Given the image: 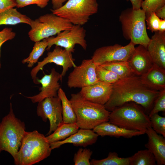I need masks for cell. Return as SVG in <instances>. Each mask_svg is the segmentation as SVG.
<instances>
[{
  "instance_id": "cell-6",
  "label": "cell",
  "mask_w": 165,
  "mask_h": 165,
  "mask_svg": "<svg viewBox=\"0 0 165 165\" xmlns=\"http://www.w3.org/2000/svg\"><path fill=\"white\" fill-rule=\"evenodd\" d=\"M9 113L0 123V153L5 151L14 158L21 144L25 131L24 122L16 118L11 103Z\"/></svg>"
},
{
  "instance_id": "cell-4",
  "label": "cell",
  "mask_w": 165,
  "mask_h": 165,
  "mask_svg": "<svg viewBox=\"0 0 165 165\" xmlns=\"http://www.w3.org/2000/svg\"><path fill=\"white\" fill-rule=\"evenodd\" d=\"M108 121L122 128L145 134L151 127L150 118L144 108L132 102L115 108L110 112Z\"/></svg>"
},
{
  "instance_id": "cell-10",
  "label": "cell",
  "mask_w": 165,
  "mask_h": 165,
  "mask_svg": "<svg viewBox=\"0 0 165 165\" xmlns=\"http://www.w3.org/2000/svg\"><path fill=\"white\" fill-rule=\"evenodd\" d=\"M74 61L75 59L73 58L71 52L65 49H62L60 46H56L53 50L49 52L47 56L42 61L38 62L37 65L31 70V75L34 82L38 84V78L37 77L38 73L40 70H42L46 64L53 63L62 67V70L61 74V81H62L69 69L76 66Z\"/></svg>"
},
{
  "instance_id": "cell-34",
  "label": "cell",
  "mask_w": 165,
  "mask_h": 165,
  "mask_svg": "<svg viewBox=\"0 0 165 165\" xmlns=\"http://www.w3.org/2000/svg\"><path fill=\"white\" fill-rule=\"evenodd\" d=\"M160 20L155 12L152 13L145 19L147 29L152 32L158 31Z\"/></svg>"
},
{
  "instance_id": "cell-12",
  "label": "cell",
  "mask_w": 165,
  "mask_h": 165,
  "mask_svg": "<svg viewBox=\"0 0 165 165\" xmlns=\"http://www.w3.org/2000/svg\"><path fill=\"white\" fill-rule=\"evenodd\" d=\"M96 65L91 59L82 60L69 75L68 86L70 88H81L99 81L96 72Z\"/></svg>"
},
{
  "instance_id": "cell-20",
  "label": "cell",
  "mask_w": 165,
  "mask_h": 165,
  "mask_svg": "<svg viewBox=\"0 0 165 165\" xmlns=\"http://www.w3.org/2000/svg\"><path fill=\"white\" fill-rule=\"evenodd\" d=\"M93 130L99 136L101 137L109 136L116 138L122 137L130 138L145 134L140 131L130 130L122 128L109 121L101 124Z\"/></svg>"
},
{
  "instance_id": "cell-37",
  "label": "cell",
  "mask_w": 165,
  "mask_h": 165,
  "mask_svg": "<svg viewBox=\"0 0 165 165\" xmlns=\"http://www.w3.org/2000/svg\"><path fill=\"white\" fill-rule=\"evenodd\" d=\"M15 0H0V13L10 8L16 7Z\"/></svg>"
},
{
  "instance_id": "cell-5",
  "label": "cell",
  "mask_w": 165,
  "mask_h": 165,
  "mask_svg": "<svg viewBox=\"0 0 165 165\" xmlns=\"http://www.w3.org/2000/svg\"><path fill=\"white\" fill-rule=\"evenodd\" d=\"M145 19V13L141 8L126 9L119 17L124 38L135 45H141L147 48L150 38L147 32Z\"/></svg>"
},
{
  "instance_id": "cell-36",
  "label": "cell",
  "mask_w": 165,
  "mask_h": 165,
  "mask_svg": "<svg viewBox=\"0 0 165 165\" xmlns=\"http://www.w3.org/2000/svg\"><path fill=\"white\" fill-rule=\"evenodd\" d=\"M16 7L22 8L27 6L36 4L41 8H43L48 5L50 0H15Z\"/></svg>"
},
{
  "instance_id": "cell-18",
  "label": "cell",
  "mask_w": 165,
  "mask_h": 165,
  "mask_svg": "<svg viewBox=\"0 0 165 165\" xmlns=\"http://www.w3.org/2000/svg\"><path fill=\"white\" fill-rule=\"evenodd\" d=\"M98 136L93 130L80 128L75 133L64 140L50 143V146L52 150L58 148L64 144L71 143L75 146L85 147L95 143Z\"/></svg>"
},
{
  "instance_id": "cell-35",
  "label": "cell",
  "mask_w": 165,
  "mask_h": 165,
  "mask_svg": "<svg viewBox=\"0 0 165 165\" xmlns=\"http://www.w3.org/2000/svg\"><path fill=\"white\" fill-rule=\"evenodd\" d=\"M16 35V33L13 31L11 28H5L0 31V69L1 67V46L6 42L14 38Z\"/></svg>"
},
{
  "instance_id": "cell-3",
  "label": "cell",
  "mask_w": 165,
  "mask_h": 165,
  "mask_svg": "<svg viewBox=\"0 0 165 165\" xmlns=\"http://www.w3.org/2000/svg\"><path fill=\"white\" fill-rule=\"evenodd\" d=\"M79 128L93 130L101 124L109 120L110 112L104 105L83 99L79 93L71 95L69 100Z\"/></svg>"
},
{
  "instance_id": "cell-25",
  "label": "cell",
  "mask_w": 165,
  "mask_h": 165,
  "mask_svg": "<svg viewBox=\"0 0 165 165\" xmlns=\"http://www.w3.org/2000/svg\"><path fill=\"white\" fill-rule=\"evenodd\" d=\"M57 95L61 101L63 123H76V116L71 103L67 98L65 92L61 87L58 91Z\"/></svg>"
},
{
  "instance_id": "cell-28",
  "label": "cell",
  "mask_w": 165,
  "mask_h": 165,
  "mask_svg": "<svg viewBox=\"0 0 165 165\" xmlns=\"http://www.w3.org/2000/svg\"><path fill=\"white\" fill-rule=\"evenodd\" d=\"M90 165H129V157H119L115 152H110L108 156L104 159H93L90 161Z\"/></svg>"
},
{
  "instance_id": "cell-29",
  "label": "cell",
  "mask_w": 165,
  "mask_h": 165,
  "mask_svg": "<svg viewBox=\"0 0 165 165\" xmlns=\"http://www.w3.org/2000/svg\"><path fill=\"white\" fill-rule=\"evenodd\" d=\"M96 72L99 81L112 84L121 79L116 73L99 64H97Z\"/></svg>"
},
{
  "instance_id": "cell-31",
  "label": "cell",
  "mask_w": 165,
  "mask_h": 165,
  "mask_svg": "<svg viewBox=\"0 0 165 165\" xmlns=\"http://www.w3.org/2000/svg\"><path fill=\"white\" fill-rule=\"evenodd\" d=\"M151 127L157 133L165 137V117L156 113L150 117Z\"/></svg>"
},
{
  "instance_id": "cell-15",
  "label": "cell",
  "mask_w": 165,
  "mask_h": 165,
  "mask_svg": "<svg viewBox=\"0 0 165 165\" xmlns=\"http://www.w3.org/2000/svg\"><path fill=\"white\" fill-rule=\"evenodd\" d=\"M112 88V84L99 81L81 88L79 93L86 100L104 105L111 97Z\"/></svg>"
},
{
  "instance_id": "cell-23",
  "label": "cell",
  "mask_w": 165,
  "mask_h": 165,
  "mask_svg": "<svg viewBox=\"0 0 165 165\" xmlns=\"http://www.w3.org/2000/svg\"><path fill=\"white\" fill-rule=\"evenodd\" d=\"M79 127L76 123H63L52 133L46 137L48 142L50 143L64 140L75 133Z\"/></svg>"
},
{
  "instance_id": "cell-17",
  "label": "cell",
  "mask_w": 165,
  "mask_h": 165,
  "mask_svg": "<svg viewBox=\"0 0 165 165\" xmlns=\"http://www.w3.org/2000/svg\"><path fill=\"white\" fill-rule=\"evenodd\" d=\"M154 33L147 49L153 64L165 70V31Z\"/></svg>"
},
{
  "instance_id": "cell-41",
  "label": "cell",
  "mask_w": 165,
  "mask_h": 165,
  "mask_svg": "<svg viewBox=\"0 0 165 165\" xmlns=\"http://www.w3.org/2000/svg\"><path fill=\"white\" fill-rule=\"evenodd\" d=\"M159 31H165V19H160L159 24Z\"/></svg>"
},
{
  "instance_id": "cell-24",
  "label": "cell",
  "mask_w": 165,
  "mask_h": 165,
  "mask_svg": "<svg viewBox=\"0 0 165 165\" xmlns=\"http://www.w3.org/2000/svg\"><path fill=\"white\" fill-rule=\"evenodd\" d=\"M99 65L113 72L121 79L135 75L128 61H112L104 63Z\"/></svg>"
},
{
  "instance_id": "cell-9",
  "label": "cell",
  "mask_w": 165,
  "mask_h": 165,
  "mask_svg": "<svg viewBox=\"0 0 165 165\" xmlns=\"http://www.w3.org/2000/svg\"><path fill=\"white\" fill-rule=\"evenodd\" d=\"M86 36V31L82 26L73 25L71 29L58 33L56 37L52 36L46 38L48 43L46 50H49L53 45H55L72 53L75 50V45L78 44L86 50L87 44Z\"/></svg>"
},
{
  "instance_id": "cell-14",
  "label": "cell",
  "mask_w": 165,
  "mask_h": 165,
  "mask_svg": "<svg viewBox=\"0 0 165 165\" xmlns=\"http://www.w3.org/2000/svg\"><path fill=\"white\" fill-rule=\"evenodd\" d=\"M61 74L53 68L49 74H45L40 79H38V84L42 86L39 88L40 93L31 97H25L31 100L33 103H38L46 98L57 96L58 91L60 88L59 82L61 80Z\"/></svg>"
},
{
  "instance_id": "cell-21",
  "label": "cell",
  "mask_w": 165,
  "mask_h": 165,
  "mask_svg": "<svg viewBox=\"0 0 165 165\" xmlns=\"http://www.w3.org/2000/svg\"><path fill=\"white\" fill-rule=\"evenodd\" d=\"M140 77L142 83L150 89L158 91L165 89V70L154 64Z\"/></svg>"
},
{
  "instance_id": "cell-30",
  "label": "cell",
  "mask_w": 165,
  "mask_h": 165,
  "mask_svg": "<svg viewBox=\"0 0 165 165\" xmlns=\"http://www.w3.org/2000/svg\"><path fill=\"white\" fill-rule=\"evenodd\" d=\"M93 152L90 149L80 148L73 158L75 165H90V160Z\"/></svg>"
},
{
  "instance_id": "cell-19",
  "label": "cell",
  "mask_w": 165,
  "mask_h": 165,
  "mask_svg": "<svg viewBox=\"0 0 165 165\" xmlns=\"http://www.w3.org/2000/svg\"><path fill=\"white\" fill-rule=\"evenodd\" d=\"M145 133L148 138L145 147L154 155L156 165H165V139L158 134L151 127H148Z\"/></svg>"
},
{
  "instance_id": "cell-26",
  "label": "cell",
  "mask_w": 165,
  "mask_h": 165,
  "mask_svg": "<svg viewBox=\"0 0 165 165\" xmlns=\"http://www.w3.org/2000/svg\"><path fill=\"white\" fill-rule=\"evenodd\" d=\"M129 157V165H156L154 155L147 149L138 151Z\"/></svg>"
},
{
  "instance_id": "cell-8",
  "label": "cell",
  "mask_w": 165,
  "mask_h": 165,
  "mask_svg": "<svg viewBox=\"0 0 165 165\" xmlns=\"http://www.w3.org/2000/svg\"><path fill=\"white\" fill-rule=\"evenodd\" d=\"M30 26L28 35L30 40L36 42L47 38L66 30L72 28L73 24L66 20L53 13H47L34 20Z\"/></svg>"
},
{
  "instance_id": "cell-39",
  "label": "cell",
  "mask_w": 165,
  "mask_h": 165,
  "mask_svg": "<svg viewBox=\"0 0 165 165\" xmlns=\"http://www.w3.org/2000/svg\"><path fill=\"white\" fill-rule=\"evenodd\" d=\"M155 13L160 19H165V5L157 9Z\"/></svg>"
},
{
  "instance_id": "cell-40",
  "label": "cell",
  "mask_w": 165,
  "mask_h": 165,
  "mask_svg": "<svg viewBox=\"0 0 165 165\" xmlns=\"http://www.w3.org/2000/svg\"><path fill=\"white\" fill-rule=\"evenodd\" d=\"M130 1L132 4V9H137L141 8L142 1L141 0H127Z\"/></svg>"
},
{
  "instance_id": "cell-32",
  "label": "cell",
  "mask_w": 165,
  "mask_h": 165,
  "mask_svg": "<svg viewBox=\"0 0 165 165\" xmlns=\"http://www.w3.org/2000/svg\"><path fill=\"white\" fill-rule=\"evenodd\" d=\"M165 5V0H143L141 8L145 12L146 18L158 9Z\"/></svg>"
},
{
  "instance_id": "cell-22",
  "label": "cell",
  "mask_w": 165,
  "mask_h": 165,
  "mask_svg": "<svg viewBox=\"0 0 165 165\" xmlns=\"http://www.w3.org/2000/svg\"><path fill=\"white\" fill-rule=\"evenodd\" d=\"M32 20L26 15L12 8L0 13V26L2 25H15L20 23L30 24Z\"/></svg>"
},
{
  "instance_id": "cell-7",
  "label": "cell",
  "mask_w": 165,
  "mask_h": 165,
  "mask_svg": "<svg viewBox=\"0 0 165 165\" xmlns=\"http://www.w3.org/2000/svg\"><path fill=\"white\" fill-rule=\"evenodd\" d=\"M98 9L97 0H68L60 8L50 10L73 25L82 26L88 22L91 16L98 12Z\"/></svg>"
},
{
  "instance_id": "cell-2",
  "label": "cell",
  "mask_w": 165,
  "mask_h": 165,
  "mask_svg": "<svg viewBox=\"0 0 165 165\" xmlns=\"http://www.w3.org/2000/svg\"><path fill=\"white\" fill-rule=\"evenodd\" d=\"M51 149L46 137L37 130L26 131L20 148L13 158L16 165H32L49 156Z\"/></svg>"
},
{
  "instance_id": "cell-27",
  "label": "cell",
  "mask_w": 165,
  "mask_h": 165,
  "mask_svg": "<svg viewBox=\"0 0 165 165\" xmlns=\"http://www.w3.org/2000/svg\"><path fill=\"white\" fill-rule=\"evenodd\" d=\"M35 42L29 56L22 61L23 64H28V67L29 68L32 67L38 62V59L43 55L48 46V43L46 38Z\"/></svg>"
},
{
  "instance_id": "cell-38",
  "label": "cell",
  "mask_w": 165,
  "mask_h": 165,
  "mask_svg": "<svg viewBox=\"0 0 165 165\" xmlns=\"http://www.w3.org/2000/svg\"><path fill=\"white\" fill-rule=\"evenodd\" d=\"M68 0H51L52 9H56L61 7L63 3Z\"/></svg>"
},
{
  "instance_id": "cell-1",
  "label": "cell",
  "mask_w": 165,
  "mask_h": 165,
  "mask_svg": "<svg viewBox=\"0 0 165 165\" xmlns=\"http://www.w3.org/2000/svg\"><path fill=\"white\" fill-rule=\"evenodd\" d=\"M112 84L111 95L104 105L110 112L125 103L132 102L142 106L148 115L160 92L145 86L140 76L136 75L121 79Z\"/></svg>"
},
{
  "instance_id": "cell-11",
  "label": "cell",
  "mask_w": 165,
  "mask_h": 165,
  "mask_svg": "<svg viewBox=\"0 0 165 165\" xmlns=\"http://www.w3.org/2000/svg\"><path fill=\"white\" fill-rule=\"evenodd\" d=\"M37 113L44 122L48 119L49 130L46 135L53 132L63 123L61 100L58 96L46 98L38 103Z\"/></svg>"
},
{
  "instance_id": "cell-13",
  "label": "cell",
  "mask_w": 165,
  "mask_h": 165,
  "mask_svg": "<svg viewBox=\"0 0 165 165\" xmlns=\"http://www.w3.org/2000/svg\"><path fill=\"white\" fill-rule=\"evenodd\" d=\"M131 42L123 46L116 44L102 46L94 52L91 59L96 64L115 61H127L135 48Z\"/></svg>"
},
{
  "instance_id": "cell-16",
  "label": "cell",
  "mask_w": 165,
  "mask_h": 165,
  "mask_svg": "<svg viewBox=\"0 0 165 165\" xmlns=\"http://www.w3.org/2000/svg\"><path fill=\"white\" fill-rule=\"evenodd\" d=\"M127 61L134 74L139 76L147 72L153 64L147 48L141 45L135 47Z\"/></svg>"
},
{
  "instance_id": "cell-42",
  "label": "cell",
  "mask_w": 165,
  "mask_h": 165,
  "mask_svg": "<svg viewBox=\"0 0 165 165\" xmlns=\"http://www.w3.org/2000/svg\"><path fill=\"white\" fill-rule=\"evenodd\" d=\"M142 2L143 0H141Z\"/></svg>"
},
{
  "instance_id": "cell-33",
  "label": "cell",
  "mask_w": 165,
  "mask_h": 165,
  "mask_svg": "<svg viewBox=\"0 0 165 165\" xmlns=\"http://www.w3.org/2000/svg\"><path fill=\"white\" fill-rule=\"evenodd\" d=\"M160 112H165V89L160 91L148 116L150 117L153 114Z\"/></svg>"
}]
</instances>
